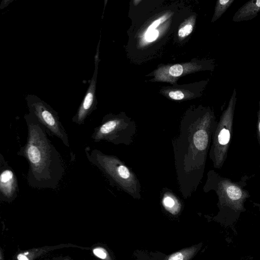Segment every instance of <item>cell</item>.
<instances>
[{"label":"cell","instance_id":"obj_1","mask_svg":"<svg viewBox=\"0 0 260 260\" xmlns=\"http://www.w3.org/2000/svg\"><path fill=\"white\" fill-rule=\"evenodd\" d=\"M24 118L27 125L26 143L17 152L28 164L26 176L31 187L55 189L62 179L65 166L62 158L48 139L46 128L29 112Z\"/></svg>","mask_w":260,"mask_h":260},{"label":"cell","instance_id":"obj_7","mask_svg":"<svg viewBox=\"0 0 260 260\" xmlns=\"http://www.w3.org/2000/svg\"><path fill=\"white\" fill-rule=\"evenodd\" d=\"M123 119L118 116L106 115L101 123L94 128L91 136L95 142L106 141L117 144L122 141L124 129Z\"/></svg>","mask_w":260,"mask_h":260},{"label":"cell","instance_id":"obj_18","mask_svg":"<svg viewBox=\"0 0 260 260\" xmlns=\"http://www.w3.org/2000/svg\"><path fill=\"white\" fill-rule=\"evenodd\" d=\"M18 260H28L25 255L23 254H19L18 256Z\"/></svg>","mask_w":260,"mask_h":260},{"label":"cell","instance_id":"obj_9","mask_svg":"<svg viewBox=\"0 0 260 260\" xmlns=\"http://www.w3.org/2000/svg\"><path fill=\"white\" fill-rule=\"evenodd\" d=\"M19 187L16 175L5 159L0 154V198L1 200L11 202L18 196Z\"/></svg>","mask_w":260,"mask_h":260},{"label":"cell","instance_id":"obj_16","mask_svg":"<svg viewBox=\"0 0 260 260\" xmlns=\"http://www.w3.org/2000/svg\"><path fill=\"white\" fill-rule=\"evenodd\" d=\"M93 253L98 257L105 259L107 257V254L106 252L103 249L100 248H95L93 250Z\"/></svg>","mask_w":260,"mask_h":260},{"label":"cell","instance_id":"obj_2","mask_svg":"<svg viewBox=\"0 0 260 260\" xmlns=\"http://www.w3.org/2000/svg\"><path fill=\"white\" fill-rule=\"evenodd\" d=\"M236 101L237 92L234 88L228 106L215 128L214 142L210 156L216 168H220L226 157Z\"/></svg>","mask_w":260,"mask_h":260},{"label":"cell","instance_id":"obj_6","mask_svg":"<svg viewBox=\"0 0 260 260\" xmlns=\"http://www.w3.org/2000/svg\"><path fill=\"white\" fill-rule=\"evenodd\" d=\"M214 65L211 60L207 62L199 63L197 61L174 64L160 66L153 73L152 82H164L174 84L177 79L184 75L203 70H213Z\"/></svg>","mask_w":260,"mask_h":260},{"label":"cell","instance_id":"obj_4","mask_svg":"<svg viewBox=\"0 0 260 260\" xmlns=\"http://www.w3.org/2000/svg\"><path fill=\"white\" fill-rule=\"evenodd\" d=\"M29 112L46 128L47 133L59 139L70 147L68 135L59 120L57 113L38 96L29 95L26 98Z\"/></svg>","mask_w":260,"mask_h":260},{"label":"cell","instance_id":"obj_13","mask_svg":"<svg viewBox=\"0 0 260 260\" xmlns=\"http://www.w3.org/2000/svg\"><path fill=\"white\" fill-rule=\"evenodd\" d=\"M234 2L235 0H218L215 5L211 22H214L220 18Z\"/></svg>","mask_w":260,"mask_h":260},{"label":"cell","instance_id":"obj_5","mask_svg":"<svg viewBox=\"0 0 260 260\" xmlns=\"http://www.w3.org/2000/svg\"><path fill=\"white\" fill-rule=\"evenodd\" d=\"M222 189L223 193L219 196L220 208L222 222L229 226L238 219L241 213L245 211L244 202L247 198L241 188L229 181H224Z\"/></svg>","mask_w":260,"mask_h":260},{"label":"cell","instance_id":"obj_3","mask_svg":"<svg viewBox=\"0 0 260 260\" xmlns=\"http://www.w3.org/2000/svg\"><path fill=\"white\" fill-rule=\"evenodd\" d=\"M88 161L100 170L115 184L125 188L126 181L132 179L129 169L115 156L106 154L97 149H85Z\"/></svg>","mask_w":260,"mask_h":260},{"label":"cell","instance_id":"obj_11","mask_svg":"<svg viewBox=\"0 0 260 260\" xmlns=\"http://www.w3.org/2000/svg\"><path fill=\"white\" fill-rule=\"evenodd\" d=\"M161 92L168 98L175 101H182L193 98L194 93L188 90L183 89L165 88Z\"/></svg>","mask_w":260,"mask_h":260},{"label":"cell","instance_id":"obj_12","mask_svg":"<svg viewBox=\"0 0 260 260\" xmlns=\"http://www.w3.org/2000/svg\"><path fill=\"white\" fill-rule=\"evenodd\" d=\"M196 17L194 15L187 18L182 23L178 31V38L182 40L189 36L192 31Z\"/></svg>","mask_w":260,"mask_h":260},{"label":"cell","instance_id":"obj_15","mask_svg":"<svg viewBox=\"0 0 260 260\" xmlns=\"http://www.w3.org/2000/svg\"><path fill=\"white\" fill-rule=\"evenodd\" d=\"M162 203L164 207L170 212L173 213L176 211V201L171 196H165L163 199Z\"/></svg>","mask_w":260,"mask_h":260},{"label":"cell","instance_id":"obj_8","mask_svg":"<svg viewBox=\"0 0 260 260\" xmlns=\"http://www.w3.org/2000/svg\"><path fill=\"white\" fill-rule=\"evenodd\" d=\"M99 43H99L96 55L95 56V68L94 74L90 81V84L86 92L85 95L76 113L72 118V121L78 125L83 124L87 116H89L96 107L97 101L95 96V89L98 65L100 61L99 57Z\"/></svg>","mask_w":260,"mask_h":260},{"label":"cell","instance_id":"obj_14","mask_svg":"<svg viewBox=\"0 0 260 260\" xmlns=\"http://www.w3.org/2000/svg\"><path fill=\"white\" fill-rule=\"evenodd\" d=\"M194 252L193 249L177 252L172 254L167 260H187Z\"/></svg>","mask_w":260,"mask_h":260},{"label":"cell","instance_id":"obj_17","mask_svg":"<svg viewBox=\"0 0 260 260\" xmlns=\"http://www.w3.org/2000/svg\"><path fill=\"white\" fill-rule=\"evenodd\" d=\"M259 109L257 112V136L258 141L260 144V94H259V100L258 102Z\"/></svg>","mask_w":260,"mask_h":260},{"label":"cell","instance_id":"obj_10","mask_svg":"<svg viewBox=\"0 0 260 260\" xmlns=\"http://www.w3.org/2000/svg\"><path fill=\"white\" fill-rule=\"evenodd\" d=\"M260 12V0H251L243 5L234 14L232 21L241 22L251 20Z\"/></svg>","mask_w":260,"mask_h":260},{"label":"cell","instance_id":"obj_19","mask_svg":"<svg viewBox=\"0 0 260 260\" xmlns=\"http://www.w3.org/2000/svg\"><path fill=\"white\" fill-rule=\"evenodd\" d=\"M142 2L141 0H135L133 1V4L135 6H137L140 3Z\"/></svg>","mask_w":260,"mask_h":260}]
</instances>
